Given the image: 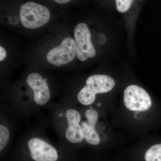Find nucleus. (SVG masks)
Masks as SVG:
<instances>
[{
  "label": "nucleus",
  "mask_w": 161,
  "mask_h": 161,
  "mask_svg": "<svg viewBox=\"0 0 161 161\" xmlns=\"http://www.w3.org/2000/svg\"><path fill=\"white\" fill-rule=\"evenodd\" d=\"M26 82L33 91L35 102L39 105L48 102L51 97L50 91L47 80L37 73H31L27 76Z\"/></svg>",
  "instance_id": "nucleus-7"
},
{
  "label": "nucleus",
  "mask_w": 161,
  "mask_h": 161,
  "mask_svg": "<svg viewBox=\"0 0 161 161\" xmlns=\"http://www.w3.org/2000/svg\"><path fill=\"white\" fill-rule=\"evenodd\" d=\"M9 138V132L7 127L1 125H0V150H2L8 144Z\"/></svg>",
  "instance_id": "nucleus-10"
},
{
  "label": "nucleus",
  "mask_w": 161,
  "mask_h": 161,
  "mask_svg": "<svg viewBox=\"0 0 161 161\" xmlns=\"http://www.w3.org/2000/svg\"><path fill=\"white\" fill-rule=\"evenodd\" d=\"M76 45V56L79 60L85 61L96 55V51L92 43L91 34L86 24L80 23L74 31Z\"/></svg>",
  "instance_id": "nucleus-4"
},
{
  "label": "nucleus",
  "mask_w": 161,
  "mask_h": 161,
  "mask_svg": "<svg viewBox=\"0 0 161 161\" xmlns=\"http://www.w3.org/2000/svg\"><path fill=\"white\" fill-rule=\"evenodd\" d=\"M54 1L56 3L61 4H65V3H68L69 2H70L69 0H55Z\"/></svg>",
  "instance_id": "nucleus-13"
},
{
  "label": "nucleus",
  "mask_w": 161,
  "mask_h": 161,
  "mask_svg": "<svg viewBox=\"0 0 161 161\" xmlns=\"http://www.w3.org/2000/svg\"><path fill=\"white\" fill-rule=\"evenodd\" d=\"M76 55V45L73 38H64L59 46L51 50L47 58L50 63L58 67L71 62Z\"/></svg>",
  "instance_id": "nucleus-5"
},
{
  "label": "nucleus",
  "mask_w": 161,
  "mask_h": 161,
  "mask_svg": "<svg viewBox=\"0 0 161 161\" xmlns=\"http://www.w3.org/2000/svg\"><path fill=\"white\" fill-rule=\"evenodd\" d=\"M85 86L78 93V99L84 105H90L94 102L97 94L108 93L115 85L114 79L108 75H96L90 76Z\"/></svg>",
  "instance_id": "nucleus-1"
},
{
  "label": "nucleus",
  "mask_w": 161,
  "mask_h": 161,
  "mask_svg": "<svg viewBox=\"0 0 161 161\" xmlns=\"http://www.w3.org/2000/svg\"><path fill=\"white\" fill-rule=\"evenodd\" d=\"M29 157L32 161H59V154L56 149L45 141L33 138L28 142Z\"/></svg>",
  "instance_id": "nucleus-6"
},
{
  "label": "nucleus",
  "mask_w": 161,
  "mask_h": 161,
  "mask_svg": "<svg viewBox=\"0 0 161 161\" xmlns=\"http://www.w3.org/2000/svg\"><path fill=\"white\" fill-rule=\"evenodd\" d=\"M85 115L86 120L81 122V123L84 139L89 144L96 146L100 142V138L95 129L98 119V113L96 110L89 109L86 110Z\"/></svg>",
  "instance_id": "nucleus-9"
},
{
  "label": "nucleus",
  "mask_w": 161,
  "mask_h": 161,
  "mask_svg": "<svg viewBox=\"0 0 161 161\" xmlns=\"http://www.w3.org/2000/svg\"><path fill=\"white\" fill-rule=\"evenodd\" d=\"M124 102L128 109L138 112L147 111L152 104L148 93L142 88L135 85L129 86L125 90Z\"/></svg>",
  "instance_id": "nucleus-3"
},
{
  "label": "nucleus",
  "mask_w": 161,
  "mask_h": 161,
  "mask_svg": "<svg viewBox=\"0 0 161 161\" xmlns=\"http://www.w3.org/2000/svg\"><path fill=\"white\" fill-rule=\"evenodd\" d=\"M65 116L68 127L65 132V137L73 143H78L83 141L84 136L80 123L81 116L79 112L75 109L66 111Z\"/></svg>",
  "instance_id": "nucleus-8"
},
{
  "label": "nucleus",
  "mask_w": 161,
  "mask_h": 161,
  "mask_svg": "<svg viewBox=\"0 0 161 161\" xmlns=\"http://www.w3.org/2000/svg\"><path fill=\"white\" fill-rule=\"evenodd\" d=\"M6 52L4 47L2 46H0V60L3 61L6 58Z\"/></svg>",
  "instance_id": "nucleus-12"
},
{
  "label": "nucleus",
  "mask_w": 161,
  "mask_h": 161,
  "mask_svg": "<svg viewBox=\"0 0 161 161\" xmlns=\"http://www.w3.org/2000/svg\"><path fill=\"white\" fill-rule=\"evenodd\" d=\"M19 16L24 27L33 29L46 24L50 18V12L45 6L34 2H28L20 7Z\"/></svg>",
  "instance_id": "nucleus-2"
},
{
  "label": "nucleus",
  "mask_w": 161,
  "mask_h": 161,
  "mask_svg": "<svg viewBox=\"0 0 161 161\" xmlns=\"http://www.w3.org/2000/svg\"><path fill=\"white\" fill-rule=\"evenodd\" d=\"M132 2L133 1L131 0H116L115 3L117 10L121 13L127 11L131 7Z\"/></svg>",
  "instance_id": "nucleus-11"
}]
</instances>
